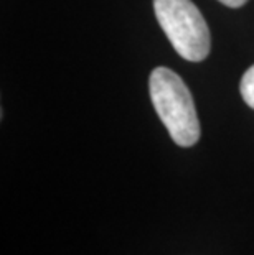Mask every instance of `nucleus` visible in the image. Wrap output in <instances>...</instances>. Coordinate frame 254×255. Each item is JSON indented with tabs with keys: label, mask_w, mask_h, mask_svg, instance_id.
<instances>
[{
	"label": "nucleus",
	"mask_w": 254,
	"mask_h": 255,
	"mask_svg": "<svg viewBox=\"0 0 254 255\" xmlns=\"http://www.w3.org/2000/svg\"><path fill=\"white\" fill-rule=\"evenodd\" d=\"M149 92L154 109L178 146H193L200 138V121L190 89L169 68L150 73Z\"/></svg>",
	"instance_id": "1"
},
{
	"label": "nucleus",
	"mask_w": 254,
	"mask_h": 255,
	"mask_svg": "<svg viewBox=\"0 0 254 255\" xmlns=\"http://www.w3.org/2000/svg\"><path fill=\"white\" fill-rule=\"evenodd\" d=\"M154 10L160 28L183 59L200 63L210 55L208 25L192 0H154Z\"/></svg>",
	"instance_id": "2"
},
{
	"label": "nucleus",
	"mask_w": 254,
	"mask_h": 255,
	"mask_svg": "<svg viewBox=\"0 0 254 255\" xmlns=\"http://www.w3.org/2000/svg\"><path fill=\"white\" fill-rule=\"evenodd\" d=\"M240 91H241L243 101H245L251 109H254V64L243 74Z\"/></svg>",
	"instance_id": "3"
},
{
	"label": "nucleus",
	"mask_w": 254,
	"mask_h": 255,
	"mask_svg": "<svg viewBox=\"0 0 254 255\" xmlns=\"http://www.w3.org/2000/svg\"><path fill=\"white\" fill-rule=\"evenodd\" d=\"M218 2H221L223 5H226V7H231V8H240L243 7L248 0H218Z\"/></svg>",
	"instance_id": "4"
}]
</instances>
